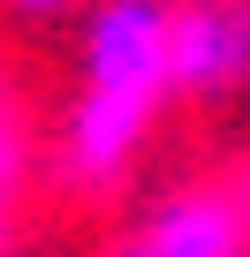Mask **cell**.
<instances>
[{"mask_svg":"<svg viewBox=\"0 0 250 257\" xmlns=\"http://www.w3.org/2000/svg\"><path fill=\"white\" fill-rule=\"evenodd\" d=\"M31 106H23V83H16V68L0 61V249H8V212L23 204V189H31Z\"/></svg>","mask_w":250,"mask_h":257,"instance_id":"277c9868","label":"cell"},{"mask_svg":"<svg viewBox=\"0 0 250 257\" xmlns=\"http://www.w3.org/2000/svg\"><path fill=\"white\" fill-rule=\"evenodd\" d=\"M167 83L175 106H227L250 91V0H175Z\"/></svg>","mask_w":250,"mask_h":257,"instance_id":"3957f363","label":"cell"},{"mask_svg":"<svg viewBox=\"0 0 250 257\" xmlns=\"http://www.w3.org/2000/svg\"><path fill=\"white\" fill-rule=\"evenodd\" d=\"M167 23H175V0H84L76 8V91L61 113V182L99 197L121 174L137 167L144 137L159 128V113L175 106L167 83Z\"/></svg>","mask_w":250,"mask_h":257,"instance_id":"6da1fadb","label":"cell"},{"mask_svg":"<svg viewBox=\"0 0 250 257\" xmlns=\"http://www.w3.org/2000/svg\"><path fill=\"white\" fill-rule=\"evenodd\" d=\"M106 257H250V197L242 182H175Z\"/></svg>","mask_w":250,"mask_h":257,"instance_id":"7a4b0ae2","label":"cell"},{"mask_svg":"<svg viewBox=\"0 0 250 257\" xmlns=\"http://www.w3.org/2000/svg\"><path fill=\"white\" fill-rule=\"evenodd\" d=\"M0 257H8V249H0Z\"/></svg>","mask_w":250,"mask_h":257,"instance_id":"52a82bcc","label":"cell"},{"mask_svg":"<svg viewBox=\"0 0 250 257\" xmlns=\"http://www.w3.org/2000/svg\"><path fill=\"white\" fill-rule=\"evenodd\" d=\"M242 197H250V174H242Z\"/></svg>","mask_w":250,"mask_h":257,"instance_id":"8992f818","label":"cell"},{"mask_svg":"<svg viewBox=\"0 0 250 257\" xmlns=\"http://www.w3.org/2000/svg\"><path fill=\"white\" fill-rule=\"evenodd\" d=\"M0 8H8L16 23H61V16L84 8V0H0Z\"/></svg>","mask_w":250,"mask_h":257,"instance_id":"5b68a950","label":"cell"}]
</instances>
